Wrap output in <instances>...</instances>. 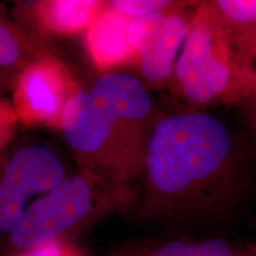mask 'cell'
<instances>
[{"instance_id":"ba28073f","label":"cell","mask_w":256,"mask_h":256,"mask_svg":"<svg viewBox=\"0 0 256 256\" xmlns=\"http://www.w3.org/2000/svg\"><path fill=\"white\" fill-rule=\"evenodd\" d=\"M107 256H254V247L220 238L179 236L124 243Z\"/></svg>"},{"instance_id":"5b68a950","label":"cell","mask_w":256,"mask_h":256,"mask_svg":"<svg viewBox=\"0 0 256 256\" xmlns=\"http://www.w3.org/2000/svg\"><path fill=\"white\" fill-rule=\"evenodd\" d=\"M60 156L43 145L18 150L0 176V238H8L26 211L28 200L48 194L66 179Z\"/></svg>"},{"instance_id":"ac0fdd59","label":"cell","mask_w":256,"mask_h":256,"mask_svg":"<svg viewBox=\"0 0 256 256\" xmlns=\"http://www.w3.org/2000/svg\"><path fill=\"white\" fill-rule=\"evenodd\" d=\"M254 256H255V250H254Z\"/></svg>"},{"instance_id":"52a82bcc","label":"cell","mask_w":256,"mask_h":256,"mask_svg":"<svg viewBox=\"0 0 256 256\" xmlns=\"http://www.w3.org/2000/svg\"><path fill=\"white\" fill-rule=\"evenodd\" d=\"M128 20L110 5H104L86 30L88 52L100 69L136 58L128 34Z\"/></svg>"},{"instance_id":"7c38bea8","label":"cell","mask_w":256,"mask_h":256,"mask_svg":"<svg viewBox=\"0 0 256 256\" xmlns=\"http://www.w3.org/2000/svg\"><path fill=\"white\" fill-rule=\"evenodd\" d=\"M214 8V14L226 24L256 25V0H220Z\"/></svg>"},{"instance_id":"2e32d148","label":"cell","mask_w":256,"mask_h":256,"mask_svg":"<svg viewBox=\"0 0 256 256\" xmlns=\"http://www.w3.org/2000/svg\"><path fill=\"white\" fill-rule=\"evenodd\" d=\"M17 120L18 118L14 108L5 101L0 100V148L8 142Z\"/></svg>"},{"instance_id":"5bb4252c","label":"cell","mask_w":256,"mask_h":256,"mask_svg":"<svg viewBox=\"0 0 256 256\" xmlns=\"http://www.w3.org/2000/svg\"><path fill=\"white\" fill-rule=\"evenodd\" d=\"M110 6L126 18L132 19L164 11L171 6V2L165 0H115L110 2Z\"/></svg>"},{"instance_id":"9c48e42d","label":"cell","mask_w":256,"mask_h":256,"mask_svg":"<svg viewBox=\"0 0 256 256\" xmlns=\"http://www.w3.org/2000/svg\"><path fill=\"white\" fill-rule=\"evenodd\" d=\"M188 26L182 14L166 12L159 31L138 58L142 76L147 81L162 83L171 78Z\"/></svg>"},{"instance_id":"30bf717a","label":"cell","mask_w":256,"mask_h":256,"mask_svg":"<svg viewBox=\"0 0 256 256\" xmlns=\"http://www.w3.org/2000/svg\"><path fill=\"white\" fill-rule=\"evenodd\" d=\"M104 8V2L92 0H52L36 5V14L48 31L72 34L87 30Z\"/></svg>"},{"instance_id":"e0dca14e","label":"cell","mask_w":256,"mask_h":256,"mask_svg":"<svg viewBox=\"0 0 256 256\" xmlns=\"http://www.w3.org/2000/svg\"><path fill=\"white\" fill-rule=\"evenodd\" d=\"M254 250H255V256H256V247H254Z\"/></svg>"},{"instance_id":"7a4b0ae2","label":"cell","mask_w":256,"mask_h":256,"mask_svg":"<svg viewBox=\"0 0 256 256\" xmlns=\"http://www.w3.org/2000/svg\"><path fill=\"white\" fill-rule=\"evenodd\" d=\"M154 104L133 76L106 72L90 90L78 89L66 102L60 128L86 171L122 184L144 168L156 121Z\"/></svg>"},{"instance_id":"4fadbf2b","label":"cell","mask_w":256,"mask_h":256,"mask_svg":"<svg viewBox=\"0 0 256 256\" xmlns=\"http://www.w3.org/2000/svg\"><path fill=\"white\" fill-rule=\"evenodd\" d=\"M23 55L24 43L12 28L0 20V66H14L20 62Z\"/></svg>"},{"instance_id":"9a60e30c","label":"cell","mask_w":256,"mask_h":256,"mask_svg":"<svg viewBox=\"0 0 256 256\" xmlns=\"http://www.w3.org/2000/svg\"><path fill=\"white\" fill-rule=\"evenodd\" d=\"M14 256H87V254L68 240H58Z\"/></svg>"},{"instance_id":"8992f818","label":"cell","mask_w":256,"mask_h":256,"mask_svg":"<svg viewBox=\"0 0 256 256\" xmlns=\"http://www.w3.org/2000/svg\"><path fill=\"white\" fill-rule=\"evenodd\" d=\"M76 90L62 64L52 60H36L19 75L14 110L26 124L60 127L64 107Z\"/></svg>"},{"instance_id":"277c9868","label":"cell","mask_w":256,"mask_h":256,"mask_svg":"<svg viewBox=\"0 0 256 256\" xmlns=\"http://www.w3.org/2000/svg\"><path fill=\"white\" fill-rule=\"evenodd\" d=\"M238 70L228 34L214 11L198 16L188 26L174 68L179 88L186 100L206 106L228 95L242 76Z\"/></svg>"},{"instance_id":"3957f363","label":"cell","mask_w":256,"mask_h":256,"mask_svg":"<svg viewBox=\"0 0 256 256\" xmlns=\"http://www.w3.org/2000/svg\"><path fill=\"white\" fill-rule=\"evenodd\" d=\"M101 183L102 177L84 170L38 198L6 238L10 250L16 255L68 240L115 211L133 206L124 186H100Z\"/></svg>"},{"instance_id":"6da1fadb","label":"cell","mask_w":256,"mask_h":256,"mask_svg":"<svg viewBox=\"0 0 256 256\" xmlns=\"http://www.w3.org/2000/svg\"><path fill=\"white\" fill-rule=\"evenodd\" d=\"M250 162L226 120L206 112L160 118L147 142L142 218L192 224L226 217L247 186Z\"/></svg>"},{"instance_id":"8fae6325","label":"cell","mask_w":256,"mask_h":256,"mask_svg":"<svg viewBox=\"0 0 256 256\" xmlns=\"http://www.w3.org/2000/svg\"><path fill=\"white\" fill-rule=\"evenodd\" d=\"M166 12H168V8L128 20V34H130L133 49L136 51V58H139V56L159 31Z\"/></svg>"}]
</instances>
